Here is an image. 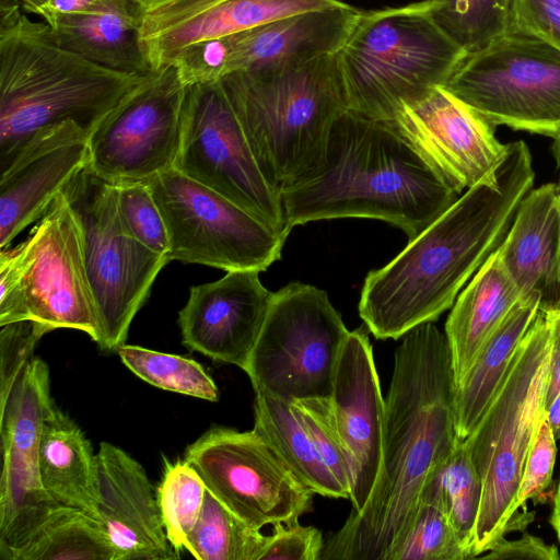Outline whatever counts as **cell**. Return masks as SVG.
<instances>
[{
  "label": "cell",
  "instance_id": "obj_51",
  "mask_svg": "<svg viewBox=\"0 0 560 560\" xmlns=\"http://www.w3.org/2000/svg\"><path fill=\"white\" fill-rule=\"evenodd\" d=\"M552 154L557 162V165L560 166V135L553 139Z\"/></svg>",
  "mask_w": 560,
  "mask_h": 560
},
{
  "label": "cell",
  "instance_id": "obj_32",
  "mask_svg": "<svg viewBox=\"0 0 560 560\" xmlns=\"http://www.w3.org/2000/svg\"><path fill=\"white\" fill-rule=\"evenodd\" d=\"M482 498V482L459 439L448 458L427 480L421 501L438 504L446 514L459 542L474 559L475 527Z\"/></svg>",
  "mask_w": 560,
  "mask_h": 560
},
{
  "label": "cell",
  "instance_id": "obj_38",
  "mask_svg": "<svg viewBox=\"0 0 560 560\" xmlns=\"http://www.w3.org/2000/svg\"><path fill=\"white\" fill-rule=\"evenodd\" d=\"M121 221L147 248L167 257L170 238L164 218L147 182L115 183Z\"/></svg>",
  "mask_w": 560,
  "mask_h": 560
},
{
  "label": "cell",
  "instance_id": "obj_49",
  "mask_svg": "<svg viewBox=\"0 0 560 560\" xmlns=\"http://www.w3.org/2000/svg\"><path fill=\"white\" fill-rule=\"evenodd\" d=\"M550 524L560 542V481L553 498L552 512L550 515Z\"/></svg>",
  "mask_w": 560,
  "mask_h": 560
},
{
  "label": "cell",
  "instance_id": "obj_23",
  "mask_svg": "<svg viewBox=\"0 0 560 560\" xmlns=\"http://www.w3.org/2000/svg\"><path fill=\"white\" fill-rule=\"evenodd\" d=\"M523 300L538 311L560 308V198L558 184L529 190L497 248Z\"/></svg>",
  "mask_w": 560,
  "mask_h": 560
},
{
  "label": "cell",
  "instance_id": "obj_9",
  "mask_svg": "<svg viewBox=\"0 0 560 560\" xmlns=\"http://www.w3.org/2000/svg\"><path fill=\"white\" fill-rule=\"evenodd\" d=\"M349 332L325 291L292 282L273 292L246 370L256 395L330 397Z\"/></svg>",
  "mask_w": 560,
  "mask_h": 560
},
{
  "label": "cell",
  "instance_id": "obj_35",
  "mask_svg": "<svg viewBox=\"0 0 560 560\" xmlns=\"http://www.w3.org/2000/svg\"><path fill=\"white\" fill-rule=\"evenodd\" d=\"M207 487L198 471L186 460L165 462L156 491L167 539L178 553L202 511Z\"/></svg>",
  "mask_w": 560,
  "mask_h": 560
},
{
  "label": "cell",
  "instance_id": "obj_8",
  "mask_svg": "<svg viewBox=\"0 0 560 560\" xmlns=\"http://www.w3.org/2000/svg\"><path fill=\"white\" fill-rule=\"evenodd\" d=\"M81 235L98 338L105 351H117L147 300L167 257L143 246L126 230L118 210L116 184L88 163L61 189Z\"/></svg>",
  "mask_w": 560,
  "mask_h": 560
},
{
  "label": "cell",
  "instance_id": "obj_24",
  "mask_svg": "<svg viewBox=\"0 0 560 560\" xmlns=\"http://www.w3.org/2000/svg\"><path fill=\"white\" fill-rule=\"evenodd\" d=\"M521 300L495 249L457 296L445 323L455 386L482 345Z\"/></svg>",
  "mask_w": 560,
  "mask_h": 560
},
{
  "label": "cell",
  "instance_id": "obj_53",
  "mask_svg": "<svg viewBox=\"0 0 560 560\" xmlns=\"http://www.w3.org/2000/svg\"><path fill=\"white\" fill-rule=\"evenodd\" d=\"M559 198H560V191H559Z\"/></svg>",
  "mask_w": 560,
  "mask_h": 560
},
{
  "label": "cell",
  "instance_id": "obj_25",
  "mask_svg": "<svg viewBox=\"0 0 560 560\" xmlns=\"http://www.w3.org/2000/svg\"><path fill=\"white\" fill-rule=\"evenodd\" d=\"M37 468L44 488L56 501L97 518V455L78 424L59 409L44 425Z\"/></svg>",
  "mask_w": 560,
  "mask_h": 560
},
{
  "label": "cell",
  "instance_id": "obj_43",
  "mask_svg": "<svg viewBox=\"0 0 560 560\" xmlns=\"http://www.w3.org/2000/svg\"><path fill=\"white\" fill-rule=\"evenodd\" d=\"M509 30L560 50V0H511Z\"/></svg>",
  "mask_w": 560,
  "mask_h": 560
},
{
  "label": "cell",
  "instance_id": "obj_40",
  "mask_svg": "<svg viewBox=\"0 0 560 560\" xmlns=\"http://www.w3.org/2000/svg\"><path fill=\"white\" fill-rule=\"evenodd\" d=\"M0 406L26 364L33 359L39 339L47 334L33 320L0 326Z\"/></svg>",
  "mask_w": 560,
  "mask_h": 560
},
{
  "label": "cell",
  "instance_id": "obj_16",
  "mask_svg": "<svg viewBox=\"0 0 560 560\" xmlns=\"http://www.w3.org/2000/svg\"><path fill=\"white\" fill-rule=\"evenodd\" d=\"M390 122L458 195L492 177L509 149L493 125L443 85L402 103Z\"/></svg>",
  "mask_w": 560,
  "mask_h": 560
},
{
  "label": "cell",
  "instance_id": "obj_11",
  "mask_svg": "<svg viewBox=\"0 0 560 560\" xmlns=\"http://www.w3.org/2000/svg\"><path fill=\"white\" fill-rule=\"evenodd\" d=\"M147 183L166 224L168 260L260 272L280 258L289 234L214 190L175 168Z\"/></svg>",
  "mask_w": 560,
  "mask_h": 560
},
{
  "label": "cell",
  "instance_id": "obj_30",
  "mask_svg": "<svg viewBox=\"0 0 560 560\" xmlns=\"http://www.w3.org/2000/svg\"><path fill=\"white\" fill-rule=\"evenodd\" d=\"M1 448L0 553L25 539L60 505L44 488L36 463L10 446Z\"/></svg>",
  "mask_w": 560,
  "mask_h": 560
},
{
  "label": "cell",
  "instance_id": "obj_19",
  "mask_svg": "<svg viewBox=\"0 0 560 560\" xmlns=\"http://www.w3.org/2000/svg\"><path fill=\"white\" fill-rule=\"evenodd\" d=\"M347 4L342 0H177L159 14L141 15L140 44L152 71H159L189 45Z\"/></svg>",
  "mask_w": 560,
  "mask_h": 560
},
{
  "label": "cell",
  "instance_id": "obj_29",
  "mask_svg": "<svg viewBox=\"0 0 560 560\" xmlns=\"http://www.w3.org/2000/svg\"><path fill=\"white\" fill-rule=\"evenodd\" d=\"M4 560H116L102 523L82 510L58 505Z\"/></svg>",
  "mask_w": 560,
  "mask_h": 560
},
{
  "label": "cell",
  "instance_id": "obj_27",
  "mask_svg": "<svg viewBox=\"0 0 560 560\" xmlns=\"http://www.w3.org/2000/svg\"><path fill=\"white\" fill-rule=\"evenodd\" d=\"M142 11L56 14L46 22L65 49L98 66L127 73L152 71L140 44Z\"/></svg>",
  "mask_w": 560,
  "mask_h": 560
},
{
  "label": "cell",
  "instance_id": "obj_3",
  "mask_svg": "<svg viewBox=\"0 0 560 560\" xmlns=\"http://www.w3.org/2000/svg\"><path fill=\"white\" fill-rule=\"evenodd\" d=\"M458 194L390 121L345 110L336 120L323 163L282 190L288 224L339 218L390 223L412 240Z\"/></svg>",
  "mask_w": 560,
  "mask_h": 560
},
{
  "label": "cell",
  "instance_id": "obj_10",
  "mask_svg": "<svg viewBox=\"0 0 560 560\" xmlns=\"http://www.w3.org/2000/svg\"><path fill=\"white\" fill-rule=\"evenodd\" d=\"M494 127L560 135V50L506 31L468 52L443 85Z\"/></svg>",
  "mask_w": 560,
  "mask_h": 560
},
{
  "label": "cell",
  "instance_id": "obj_41",
  "mask_svg": "<svg viewBox=\"0 0 560 560\" xmlns=\"http://www.w3.org/2000/svg\"><path fill=\"white\" fill-rule=\"evenodd\" d=\"M556 441L545 415L525 463L516 495L517 510L549 487L557 456Z\"/></svg>",
  "mask_w": 560,
  "mask_h": 560
},
{
  "label": "cell",
  "instance_id": "obj_50",
  "mask_svg": "<svg viewBox=\"0 0 560 560\" xmlns=\"http://www.w3.org/2000/svg\"><path fill=\"white\" fill-rule=\"evenodd\" d=\"M142 12L151 11L177 0H133Z\"/></svg>",
  "mask_w": 560,
  "mask_h": 560
},
{
  "label": "cell",
  "instance_id": "obj_47",
  "mask_svg": "<svg viewBox=\"0 0 560 560\" xmlns=\"http://www.w3.org/2000/svg\"><path fill=\"white\" fill-rule=\"evenodd\" d=\"M545 314L550 335L549 380L545 401L547 410L555 396L560 392V308Z\"/></svg>",
  "mask_w": 560,
  "mask_h": 560
},
{
  "label": "cell",
  "instance_id": "obj_42",
  "mask_svg": "<svg viewBox=\"0 0 560 560\" xmlns=\"http://www.w3.org/2000/svg\"><path fill=\"white\" fill-rule=\"evenodd\" d=\"M259 560H319L324 541L322 533L299 522L290 525L273 524Z\"/></svg>",
  "mask_w": 560,
  "mask_h": 560
},
{
  "label": "cell",
  "instance_id": "obj_33",
  "mask_svg": "<svg viewBox=\"0 0 560 560\" xmlns=\"http://www.w3.org/2000/svg\"><path fill=\"white\" fill-rule=\"evenodd\" d=\"M268 536L223 505L208 489L186 551L198 560H259Z\"/></svg>",
  "mask_w": 560,
  "mask_h": 560
},
{
  "label": "cell",
  "instance_id": "obj_15",
  "mask_svg": "<svg viewBox=\"0 0 560 560\" xmlns=\"http://www.w3.org/2000/svg\"><path fill=\"white\" fill-rule=\"evenodd\" d=\"M21 244L30 320L46 332L57 328L78 329L96 342L95 308L80 230L61 191Z\"/></svg>",
  "mask_w": 560,
  "mask_h": 560
},
{
  "label": "cell",
  "instance_id": "obj_14",
  "mask_svg": "<svg viewBox=\"0 0 560 560\" xmlns=\"http://www.w3.org/2000/svg\"><path fill=\"white\" fill-rule=\"evenodd\" d=\"M186 85L173 66L154 71L94 127L88 165L113 182H147L174 168Z\"/></svg>",
  "mask_w": 560,
  "mask_h": 560
},
{
  "label": "cell",
  "instance_id": "obj_22",
  "mask_svg": "<svg viewBox=\"0 0 560 560\" xmlns=\"http://www.w3.org/2000/svg\"><path fill=\"white\" fill-rule=\"evenodd\" d=\"M97 518L116 551V560H174L158 494L132 456L107 442L100 444Z\"/></svg>",
  "mask_w": 560,
  "mask_h": 560
},
{
  "label": "cell",
  "instance_id": "obj_4",
  "mask_svg": "<svg viewBox=\"0 0 560 560\" xmlns=\"http://www.w3.org/2000/svg\"><path fill=\"white\" fill-rule=\"evenodd\" d=\"M149 74L115 71L62 48L50 26L0 0V173L44 130L75 121L89 135Z\"/></svg>",
  "mask_w": 560,
  "mask_h": 560
},
{
  "label": "cell",
  "instance_id": "obj_1",
  "mask_svg": "<svg viewBox=\"0 0 560 560\" xmlns=\"http://www.w3.org/2000/svg\"><path fill=\"white\" fill-rule=\"evenodd\" d=\"M433 323L410 330L395 350L377 481L364 508L351 511L324 544L320 559L387 560L417 514L427 480L459 440L451 349Z\"/></svg>",
  "mask_w": 560,
  "mask_h": 560
},
{
  "label": "cell",
  "instance_id": "obj_17",
  "mask_svg": "<svg viewBox=\"0 0 560 560\" xmlns=\"http://www.w3.org/2000/svg\"><path fill=\"white\" fill-rule=\"evenodd\" d=\"M258 273L231 270L217 281L191 287L178 314L183 343L246 372L273 296Z\"/></svg>",
  "mask_w": 560,
  "mask_h": 560
},
{
  "label": "cell",
  "instance_id": "obj_18",
  "mask_svg": "<svg viewBox=\"0 0 560 560\" xmlns=\"http://www.w3.org/2000/svg\"><path fill=\"white\" fill-rule=\"evenodd\" d=\"M329 398L351 465L349 500L352 512H360L378 478L385 419L372 346L361 328L350 331L345 341Z\"/></svg>",
  "mask_w": 560,
  "mask_h": 560
},
{
  "label": "cell",
  "instance_id": "obj_6",
  "mask_svg": "<svg viewBox=\"0 0 560 560\" xmlns=\"http://www.w3.org/2000/svg\"><path fill=\"white\" fill-rule=\"evenodd\" d=\"M219 83L272 186L282 192L319 167L347 110L334 54L273 73H232Z\"/></svg>",
  "mask_w": 560,
  "mask_h": 560
},
{
  "label": "cell",
  "instance_id": "obj_45",
  "mask_svg": "<svg viewBox=\"0 0 560 560\" xmlns=\"http://www.w3.org/2000/svg\"><path fill=\"white\" fill-rule=\"evenodd\" d=\"M142 11L133 0H36L34 13L48 22L56 14H105Z\"/></svg>",
  "mask_w": 560,
  "mask_h": 560
},
{
  "label": "cell",
  "instance_id": "obj_52",
  "mask_svg": "<svg viewBox=\"0 0 560 560\" xmlns=\"http://www.w3.org/2000/svg\"><path fill=\"white\" fill-rule=\"evenodd\" d=\"M558 188H559V191H560V180H559V183H558Z\"/></svg>",
  "mask_w": 560,
  "mask_h": 560
},
{
  "label": "cell",
  "instance_id": "obj_21",
  "mask_svg": "<svg viewBox=\"0 0 560 560\" xmlns=\"http://www.w3.org/2000/svg\"><path fill=\"white\" fill-rule=\"evenodd\" d=\"M86 132L69 120L42 131L0 173V249L40 219L68 180L88 163Z\"/></svg>",
  "mask_w": 560,
  "mask_h": 560
},
{
  "label": "cell",
  "instance_id": "obj_12",
  "mask_svg": "<svg viewBox=\"0 0 560 560\" xmlns=\"http://www.w3.org/2000/svg\"><path fill=\"white\" fill-rule=\"evenodd\" d=\"M174 168L289 234L282 192L260 170L219 81L186 86Z\"/></svg>",
  "mask_w": 560,
  "mask_h": 560
},
{
  "label": "cell",
  "instance_id": "obj_26",
  "mask_svg": "<svg viewBox=\"0 0 560 560\" xmlns=\"http://www.w3.org/2000/svg\"><path fill=\"white\" fill-rule=\"evenodd\" d=\"M537 312V302L521 299L489 336L455 386L453 413L459 439L465 440L487 411Z\"/></svg>",
  "mask_w": 560,
  "mask_h": 560
},
{
  "label": "cell",
  "instance_id": "obj_36",
  "mask_svg": "<svg viewBox=\"0 0 560 560\" xmlns=\"http://www.w3.org/2000/svg\"><path fill=\"white\" fill-rule=\"evenodd\" d=\"M511 0H440L439 24L471 52L509 30Z\"/></svg>",
  "mask_w": 560,
  "mask_h": 560
},
{
  "label": "cell",
  "instance_id": "obj_5",
  "mask_svg": "<svg viewBox=\"0 0 560 560\" xmlns=\"http://www.w3.org/2000/svg\"><path fill=\"white\" fill-rule=\"evenodd\" d=\"M439 3L361 10L334 54L347 109L393 121L402 103L447 82L468 52L435 20Z\"/></svg>",
  "mask_w": 560,
  "mask_h": 560
},
{
  "label": "cell",
  "instance_id": "obj_46",
  "mask_svg": "<svg viewBox=\"0 0 560 560\" xmlns=\"http://www.w3.org/2000/svg\"><path fill=\"white\" fill-rule=\"evenodd\" d=\"M483 559H530V560H559L560 553L556 546L547 545L539 537L523 534L518 539L506 540L501 538Z\"/></svg>",
  "mask_w": 560,
  "mask_h": 560
},
{
  "label": "cell",
  "instance_id": "obj_44",
  "mask_svg": "<svg viewBox=\"0 0 560 560\" xmlns=\"http://www.w3.org/2000/svg\"><path fill=\"white\" fill-rule=\"evenodd\" d=\"M30 320L23 280L22 244L0 252V326Z\"/></svg>",
  "mask_w": 560,
  "mask_h": 560
},
{
  "label": "cell",
  "instance_id": "obj_28",
  "mask_svg": "<svg viewBox=\"0 0 560 560\" xmlns=\"http://www.w3.org/2000/svg\"><path fill=\"white\" fill-rule=\"evenodd\" d=\"M254 431L258 433L291 471L314 493L349 499L319 457L310 433L292 402L256 395Z\"/></svg>",
  "mask_w": 560,
  "mask_h": 560
},
{
  "label": "cell",
  "instance_id": "obj_37",
  "mask_svg": "<svg viewBox=\"0 0 560 560\" xmlns=\"http://www.w3.org/2000/svg\"><path fill=\"white\" fill-rule=\"evenodd\" d=\"M444 511L435 503L421 501L417 514L387 560H466Z\"/></svg>",
  "mask_w": 560,
  "mask_h": 560
},
{
  "label": "cell",
  "instance_id": "obj_31",
  "mask_svg": "<svg viewBox=\"0 0 560 560\" xmlns=\"http://www.w3.org/2000/svg\"><path fill=\"white\" fill-rule=\"evenodd\" d=\"M56 410L49 369L45 361L33 357L0 406L1 446H10L37 464L44 425Z\"/></svg>",
  "mask_w": 560,
  "mask_h": 560
},
{
  "label": "cell",
  "instance_id": "obj_7",
  "mask_svg": "<svg viewBox=\"0 0 560 560\" xmlns=\"http://www.w3.org/2000/svg\"><path fill=\"white\" fill-rule=\"evenodd\" d=\"M550 335L544 312L520 342L493 400L464 440L482 482L475 527V558L489 551L511 526L524 525L516 495L525 463L546 415Z\"/></svg>",
  "mask_w": 560,
  "mask_h": 560
},
{
  "label": "cell",
  "instance_id": "obj_34",
  "mask_svg": "<svg viewBox=\"0 0 560 560\" xmlns=\"http://www.w3.org/2000/svg\"><path fill=\"white\" fill-rule=\"evenodd\" d=\"M117 352L132 373L158 388L209 401L219 398L213 380L191 359L128 345L120 346Z\"/></svg>",
  "mask_w": 560,
  "mask_h": 560
},
{
  "label": "cell",
  "instance_id": "obj_20",
  "mask_svg": "<svg viewBox=\"0 0 560 560\" xmlns=\"http://www.w3.org/2000/svg\"><path fill=\"white\" fill-rule=\"evenodd\" d=\"M360 12L348 3L285 16L214 38L221 54V79L236 72H279L335 54Z\"/></svg>",
  "mask_w": 560,
  "mask_h": 560
},
{
  "label": "cell",
  "instance_id": "obj_48",
  "mask_svg": "<svg viewBox=\"0 0 560 560\" xmlns=\"http://www.w3.org/2000/svg\"><path fill=\"white\" fill-rule=\"evenodd\" d=\"M546 416L556 440L560 441V392L548 406Z\"/></svg>",
  "mask_w": 560,
  "mask_h": 560
},
{
  "label": "cell",
  "instance_id": "obj_13",
  "mask_svg": "<svg viewBox=\"0 0 560 560\" xmlns=\"http://www.w3.org/2000/svg\"><path fill=\"white\" fill-rule=\"evenodd\" d=\"M207 489L255 529L299 522L312 511L314 492L254 430L215 427L185 452Z\"/></svg>",
  "mask_w": 560,
  "mask_h": 560
},
{
  "label": "cell",
  "instance_id": "obj_2",
  "mask_svg": "<svg viewBox=\"0 0 560 560\" xmlns=\"http://www.w3.org/2000/svg\"><path fill=\"white\" fill-rule=\"evenodd\" d=\"M523 140L509 143L495 174L458 197L387 265L368 273L359 315L376 339H399L435 322L505 236L534 184Z\"/></svg>",
  "mask_w": 560,
  "mask_h": 560
},
{
  "label": "cell",
  "instance_id": "obj_39",
  "mask_svg": "<svg viewBox=\"0 0 560 560\" xmlns=\"http://www.w3.org/2000/svg\"><path fill=\"white\" fill-rule=\"evenodd\" d=\"M292 404L303 420L319 457L350 494V459L336 425L330 398H307Z\"/></svg>",
  "mask_w": 560,
  "mask_h": 560
}]
</instances>
